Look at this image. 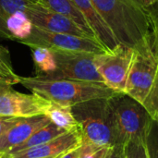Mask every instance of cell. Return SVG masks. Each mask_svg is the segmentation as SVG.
<instances>
[{"mask_svg": "<svg viewBox=\"0 0 158 158\" xmlns=\"http://www.w3.org/2000/svg\"><path fill=\"white\" fill-rule=\"evenodd\" d=\"M56 64L52 73L35 78L45 81H76L105 83L102 76L94 65V56L97 54L87 52L63 51L51 49ZM106 84V83H105Z\"/></svg>", "mask_w": 158, "mask_h": 158, "instance_id": "6", "label": "cell"}, {"mask_svg": "<svg viewBox=\"0 0 158 158\" xmlns=\"http://www.w3.org/2000/svg\"><path fill=\"white\" fill-rule=\"evenodd\" d=\"M124 158H149L144 142L142 140H131L123 145Z\"/></svg>", "mask_w": 158, "mask_h": 158, "instance_id": "23", "label": "cell"}, {"mask_svg": "<svg viewBox=\"0 0 158 158\" xmlns=\"http://www.w3.org/2000/svg\"><path fill=\"white\" fill-rule=\"evenodd\" d=\"M24 13L30 19L32 25L39 29L51 32L91 38L69 18L50 9L42 3L31 2Z\"/></svg>", "mask_w": 158, "mask_h": 158, "instance_id": "10", "label": "cell"}, {"mask_svg": "<svg viewBox=\"0 0 158 158\" xmlns=\"http://www.w3.org/2000/svg\"><path fill=\"white\" fill-rule=\"evenodd\" d=\"M32 58L36 68V76H44L52 73L56 69L54 54L51 49L45 47H31Z\"/></svg>", "mask_w": 158, "mask_h": 158, "instance_id": "18", "label": "cell"}, {"mask_svg": "<svg viewBox=\"0 0 158 158\" xmlns=\"http://www.w3.org/2000/svg\"><path fill=\"white\" fill-rule=\"evenodd\" d=\"M65 132H67V131L59 128L58 126H56L53 122H50L46 126L43 127L42 129L38 130L36 132H34L25 143H23L20 145L14 147L9 152H7L6 154L7 155H13V154L18 153V152L24 151V150L41 145L43 143H48V142L56 139V137L62 135Z\"/></svg>", "mask_w": 158, "mask_h": 158, "instance_id": "16", "label": "cell"}, {"mask_svg": "<svg viewBox=\"0 0 158 158\" xmlns=\"http://www.w3.org/2000/svg\"><path fill=\"white\" fill-rule=\"evenodd\" d=\"M146 1V7H148L149 6H151L152 4H154V3H156V2H157L158 0H145Z\"/></svg>", "mask_w": 158, "mask_h": 158, "instance_id": "31", "label": "cell"}, {"mask_svg": "<svg viewBox=\"0 0 158 158\" xmlns=\"http://www.w3.org/2000/svg\"><path fill=\"white\" fill-rule=\"evenodd\" d=\"M49 105L50 101L42 96L19 93L11 85L0 88V117L22 118L44 115Z\"/></svg>", "mask_w": 158, "mask_h": 158, "instance_id": "9", "label": "cell"}, {"mask_svg": "<svg viewBox=\"0 0 158 158\" xmlns=\"http://www.w3.org/2000/svg\"><path fill=\"white\" fill-rule=\"evenodd\" d=\"M0 75L7 79L13 84L19 83V76H18L13 69L9 52L3 46H0Z\"/></svg>", "mask_w": 158, "mask_h": 158, "instance_id": "20", "label": "cell"}, {"mask_svg": "<svg viewBox=\"0 0 158 158\" xmlns=\"http://www.w3.org/2000/svg\"><path fill=\"white\" fill-rule=\"evenodd\" d=\"M78 9L85 18L93 30L97 41L101 43L107 51H112L119 43L111 30L95 9L92 0H72Z\"/></svg>", "mask_w": 158, "mask_h": 158, "instance_id": "13", "label": "cell"}, {"mask_svg": "<svg viewBox=\"0 0 158 158\" xmlns=\"http://www.w3.org/2000/svg\"><path fill=\"white\" fill-rule=\"evenodd\" d=\"M31 3H41V0H28Z\"/></svg>", "mask_w": 158, "mask_h": 158, "instance_id": "33", "label": "cell"}, {"mask_svg": "<svg viewBox=\"0 0 158 158\" xmlns=\"http://www.w3.org/2000/svg\"><path fill=\"white\" fill-rule=\"evenodd\" d=\"M108 104L119 144L131 140L144 142L153 119L144 106L125 93L114 94Z\"/></svg>", "mask_w": 158, "mask_h": 158, "instance_id": "4", "label": "cell"}, {"mask_svg": "<svg viewBox=\"0 0 158 158\" xmlns=\"http://www.w3.org/2000/svg\"><path fill=\"white\" fill-rule=\"evenodd\" d=\"M19 83L43 98L66 106L98 98H108L116 94L105 83L76 81H45L35 77H19Z\"/></svg>", "mask_w": 158, "mask_h": 158, "instance_id": "2", "label": "cell"}, {"mask_svg": "<svg viewBox=\"0 0 158 158\" xmlns=\"http://www.w3.org/2000/svg\"><path fill=\"white\" fill-rule=\"evenodd\" d=\"M51 121L45 115L22 118L0 136V153L6 154L14 147L25 143L34 132Z\"/></svg>", "mask_w": 158, "mask_h": 158, "instance_id": "12", "label": "cell"}, {"mask_svg": "<svg viewBox=\"0 0 158 158\" xmlns=\"http://www.w3.org/2000/svg\"><path fill=\"white\" fill-rule=\"evenodd\" d=\"M3 155H4V154H2V153H0V157H1V156H2Z\"/></svg>", "mask_w": 158, "mask_h": 158, "instance_id": "35", "label": "cell"}, {"mask_svg": "<svg viewBox=\"0 0 158 158\" xmlns=\"http://www.w3.org/2000/svg\"><path fill=\"white\" fill-rule=\"evenodd\" d=\"M80 156H81V147L68 152L67 154L63 155L59 158H80Z\"/></svg>", "mask_w": 158, "mask_h": 158, "instance_id": "28", "label": "cell"}, {"mask_svg": "<svg viewBox=\"0 0 158 158\" xmlns=\"http://www.w3.org/2000/svg\"><path fill=\"white\" fill-rule=\"evenodd\" d=\"M82 135V144L96 147L120 145L115 131L108 98L93 99L71 106Z\"/></svg>", "mask_w": 158, "mask_h": 158, "instance_id": "3", "label": "cell"}, {"mask_svg": "<svg viewBox=\"0 0 158 158\" xmlns=\"http://www.w3.org/2000/svg\"><path fill=\"white\" fill-rule=\"evenodd\" d=\"M0 158H11V156L9 155H7V154H4Z\"/></svg>", "mask_w": 158, "mask_h": 158, "instance_id": "32", "label": "cell"}, {"mask_svg": "<svg viewBox=\"0 0 158 158\" xmlns=\"http://www.w3.org/2000/svg\"><path fill=\"white\" fill-rule=\"evenodd\" d=\"M21 118H12V117H0V136L16 124Z\"/></svg>", "mask_w": 158, "mask_h": 158, "instance_id": "26", "label": "cell"}, {"mask_svg": "<svg viewBox=\"0 0 158 158\" xmlns=\"http://www.w3.org/2000/svg\"><path fill=\"white\" fill-rule=\"evenodd\" d=\"M51 122L67 131H72L80 129L70 106L61 105L50 102V105L44 114Z\"/></svg>", "mask_w": 158, "mask_h": 158, "instance_id": "15", "label": "cell"}, {"mask_svg": "<svg viewBox=\"0 0 158 158\" xmlns=\"http://www.w3.org/2000/svg\"><path fill=\"white\" fill-rule=\"evenodd\" d=\"M31 2L28 0H0V37L8 39L6 22L16 12H24Z\"/></svg>", "mask_w": 158, "mask_h": 158, "instance_id": "19", "label": "cell"}, {"mask_svg": "<svg viewBox=\"0 0 158 158\" xmlns=\"http://www.w3.org/2000/svg\"><path fill=\"white\" fill-rule=\"evenodd\" d=\"M143 105L147 109L152 118L158 121V72L154 85Z\"/></svg>", "mask_w": 158, "mask_h": 158, "instance_id": "24", "label": "cell"}, {"mask_svg": "<svg viewBox=\"0 0 158 158\" xmlns=\"http://www.w3.org/2000/svg\"><path fill=\"white\" fill-rule=\"evenodd\" d=\"M106 158H124L123 145H117L111 147L108 151Z\"/></svg>", "mask_w": 158, "mask_h": 158, "instance_id": "27", "label": "cell"}, {"mask_svg": "<svg viewBox=\"0 0 158 158\" xmlns=\"http://www.w3.org/2000/svg\"><path fill=\"white\" fill-rule=\"evenodd\" d=\"M133 51L125 94L143 104L157 75L158 52L154 48L149 34L133 47Z\"/></svg>", "mask_w": 158, "mask_h": 158, "instance_id": "5", "label": "cell"}, {"mask_svg": "<svg viewBox=\"0 0 158 158\" xmlns=\"http://www.w3.org/2000/svg\"><path fill=\"white\" fill-rule=\"evenodd\" d=\"M81 145L82 135L79 129L67 131L48 143L9 156L11 158H59Z\"/></svg>", "mask_w": 158, "mask_h": 158, "instance_id": "11", "label": "cell"}, {"mask_svg": "<svg viewBox=\"0 0 158 158\" xmlns=\"http://www.w3.org/2000/svg\"><path fill=\"white\" fill-rule=\"evenodd\" d=\"M119 44L134 47L149 34L146 8L135 0H92Z\"/></svg>", "mask_w": 158, "mask_h": 158, "instance_id": "1", "label": "cell"}, {"mask_svg": "<svg viewBox=\"0 0 158 158\" xmlns=\"http://www.w3.org/2000/svg\"><path fill=\"white\" fill-rule=\"evenodd\" d=\"M109 147H96L89 144L81 146L80 158H106Z\"/></svg>", "mask_w": 158, "mask_h": 158, "instance_id": "25", "label": "cell"}, {"mask_svg": "<svg viewBox=\"0 0 158 158\" xmlns=\"http://www.w3.org/2000/svg\"><path fill=\"white\" fill-rule=\"evenodd\" d=\"M6 85H13L10 81H5V80H0V88L3 86H6Z\"/></svg>", "mask_w": 158, "mask_h": 158, "instance_id": "29", "label": "cell"}, {"mask_svg": "<svg viewBox=\"0 0 158 158\" xmlns=\"http://www.w3.org/2000/svg\"><path fill=\"white\" fill-rule=\"evenodd\" d=\"M149 158H158V121L152 119L149 131L144 140Z\"/></svg>", "mask_w": 158, "mask_h": 158, "instance_id": "22", "label": "cell"}, {"mask_svg": "<svg viewBox=\"0 0 158 158\" xmlns=\"http://www.w3.org/2000/svg\"><path fill=\"white\" fill-rule=\"evenodd\" d=\"M29 47H45L54 50L87 52L93 54H103L107 51L96 39L80 37L66 33H56L32 27L30 36L19 42Z\"/></svg>", "mask_w": 158, "mask_h": 158, "instance_id": "8", "label": "cell"}, {"mask_svg": "<svg viewBox=\"0 0 158 158\" xmlns=\"http://www.w3.org/2000/svg\"><path fill=\"white\" fill-rule=\"evenodd\" d=\"M133 52L132 47L118 44L112 51L94 56V65L106 85L116 93H125Z\"/></svg>", "mask_w": 158, "mask_h": 158, "instance_id": "7", "label": "cell"}, {"mask_svg": "<svg viewBox=\"0 0 158 158\" xmlns=\"http://www.w3.org/2000/svg\"><path fill=\"white\" fill-rule=\"evenodd\" d=\"M6 27L8 39L20 42L30 36L33 25L24 12L19 11L7 19Z\"/></svg>", "mask_w": 158, "mask_h": 158, "instance_id": "17", "label": "cell"}, {"mask_svg": "<svg viewBox=\"0 0 158 158\" xmlns=\"http://www.w3.org/2000/svg\"><path fill=\"white\" fill-rule=\"evenodd\" d=\"M138 4H140L143 7L146 8V1L145 0H135Z\"/></svg>", "mask_w": 158, "mask_h": 158, "instance_id": "30", "label": "cell"}, {"mask_svg": "<svg viewBox=\"0 0 158 158\" xmlns=\"http://www.w3.org/2000/svg\"><path fill=\"white\" fill-rule=\"evenodd\" d=\"M0 80H5V81H8L7 79H6L5 77H3V76H1V75H0ZM10 82H11V81H10ZM11 83H12V82H11ZM12 84H13V83H12Z\"/></svg>", "mask_w": 158, "mask_h": 158, "instance_id": "34", "label": "cell"}, {"mask_svg": "<svg viewBox=\"0 0 158 158\" xmlns=\"http://www.w3.org/2000/svg\"><path fill=\"white\" fill-rule=\"evenodd\" d=\"M149 20V36L152 44L158 52V1L146 7Z\"/></svg>", "mask_w": 158, "mask_h": 158, "instance_id": "21", "label": "cell"}, {"mask_svg": "<svg viewBox=\"0 0 158 158\" xmlns=\"http://www.w3.org/2000/svg\"><path fill=\"white\" fill-rule=\"evenodd\" d=\"M41 3L50 9L69 18L91 38L96 39L90 25L72 0H41Z\"/></svg>", "mask_w": 158, "mask_h": 158, "instance_id": "14", "label": "cell"}]
</instances>
